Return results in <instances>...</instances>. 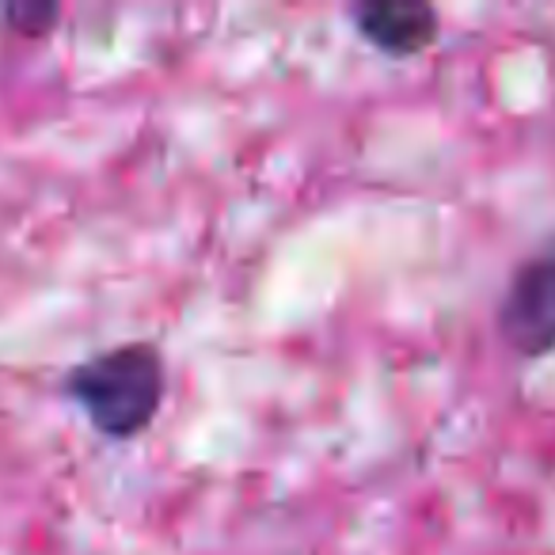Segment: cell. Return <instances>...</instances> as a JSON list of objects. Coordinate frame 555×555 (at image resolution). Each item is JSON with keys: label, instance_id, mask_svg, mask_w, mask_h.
<instances>
[{"label": "cell", "instance_id": "cell-1", "mask_svg": "<svg viewBox=\"0 0 555 555\" xmlns=\"http://www.w3.org/2000/svg\"><path fill=\"white\" fill-rule=\"evenodd\" d=\"M62 388L88 415L95 434L111 441H130L145 434L160 415L168 370L156 343L133 339L73 365Z\"/></svg>", "mask_w": 555, "mask_h": 555}, {"label": "cell", "instance_id": "cell-2", "mask_svg": "<svg viewBox=\"0 0 555 555\" xmlns=\"http://www.w3.org/2000/svg\"><path fill=\"white\" fill-rule=\"evenodd\" d=\"M494 332L514 358L555 354V232H547L514 270L494 309Z\"/></svg>", "mask_w": 555, "mask_h": 555}, {"label": "cell", "instance_id": "cell-3", "mask_svg": "<svg viewBox=\"0 0 555 555\" xmlns=\"http://www.w3.org/2000/svg\"><path fill=\"white\" fill-rule=\"evenodd\" d=\"M347 20L365 47L396 62L426 54L441 35L438 9L423 0H358L347 9Z\"/></svg>", "mask_w": 555, "mask_h": 555}, {"label": "cell", "instance_id": "cell-4", "mask_svg": "<svg viewBox=\"0 0 555 555\" xmlns=\"http://www.w3.org/2000/svg\"><path fill=\"white\" fill-rule=\"evenodd\" d=\"M0 20L9 24V31L27 35V39H42V35L54 31V24L62 20V9H54V4H4Z\"/></svg>", "mask_w": 555, "mask_h": 555}]
</instances>
